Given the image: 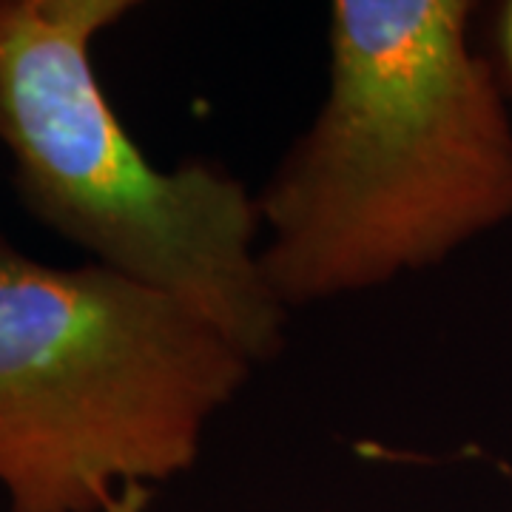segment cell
Returning a JSON list of instances; mask_svg holds the SVG:
<instances>
[{"mask_svg": "<svg viewBox=\"0 0 512 512\" xmlns=\"http://www.w3.org/2000/svg\"><path fill=\"white\" fill-rule=\"evenodd\" d=\"M473 0L330 3L328 94L256 194L285 311L436 268L512 220V128Z\"/></svg>", "mask_w": 512, "mask_h": 512, "instance_id": "cell-1", "label": "cell"}, {"mask_svg": "<svg viewBox=\"0 0 512 512\" xmlns=\"http://www.w3.org/2000/svg\"><path fill=\"white\" fill-rule=\"evenodd\" d=\"M131 0H0V143L20 205L94 265L180 302L251 362L285 345L256 194L211 163L160 168L94 72Z\"/></svg>", "mask_w": 512, "mask_h": 512, "instance_id": "cell-2", "label": "cell"}, {"mask_svg": "<svg viewBox=\"0 0 512 512\" xmlns=\"http://www.w3.org/2000/svg\"><path fill=\"white\" fill-rule=\"evenodd\" d=\"M254 365L180 302L0 237V490L9 512H109L188 473Z\"/></svg>", "mask_w": 512, "mask_h": 512, "instance_id": "cell-3", "label": "cell"}, {"mask_svg": "<svg viewBox=\"0 0 512 512\" xmlns=\"http://www.w3.org/2000/svg\"><path fill=\"white\" fill-rule=\"evenodd\" d=\"M487 35H490V52L487 57L493 60L495 77L501 94L507 100L512 128V0L493 3L487 12Z\"/></svg>", "mask_w": 512, "mask_h": 512, "instance_id": "cell-4", "label": "cell"}, {"mask_svg": "<svg viewBox=\"0 0 512 512\" xmlns=\"http://www.w3.org/2000/svg\"><path fill=\"white\" fill-rule=\"evenodd\" d=\"M148 501H151L148 487H126L109 512H146Z\"/></svg>", "mask_w": 512, "mask_h": 512, "instance_id": "cell-5", "label": "cell"}]
</instances>
